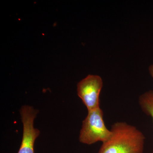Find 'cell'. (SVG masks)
I'll use <instances>...</instances> for the list:
<instances>
[{
  "instance_id": "6da1fadb",
  "label": "cell",
  "mask_w": 153,
  "mask_h": 153,
  "mask_svg": "<svg viewBox=\"0 0 153 153\" xmlns=\"http://www.w3.org/2000/svg\"><path fill=\"white\" fill-rule=\"evenodd\" d=\"M111 135L97 153H143L146 138L136 127L125 122L111 126Z\"/></svg>"
},
{
  "instance_id": "7a4b0ae2",
  "label": "cell",
  "mask_w": 153,
  "mask_h": 153,
  "mask_svg": "<svg viewBox=\"0 0 153 153\" xmlns=\"http://www.w3.org/2000/svg\"><path fill=\"white\" fill-rule=\"evenodd\" d=\"M111 134L110 130L107 128L105 124L101 108L88 111L79 132L80 143L88 145L98 142L104 143L109 139Z\"/></svg>"
},
{
  "instance_id": "3957f363",
  "label": "cell",
  "mask_w": 153,
  "mask_h": 153,
  "mask_svg": "<svg viewBox=\"0 0 153 153\" xmlns=\"http://www.w3.org/2000/svg\"><path fill=\"white\" fill-rule=\"evenodd\" d=\"M102 86L101 76L94 74H88L77 83V95L88 111L100 107V95Z\"/></svg>"
},
{
  "instance_id": "277c9868",
  "label": "cell",
  "mask_w": 153,
  "mask_h": 153,
  "mask_svg": "<svg viewBox=\"0 0 153 153\" xmlns=\"http://www.w3.org/2000/svg\"><path fill=\"white\" fill-rule=\"evenodd\" d=\"M20 114L23 126V137L18 153H34L35 141L40 131L34 127V120L38 111L32 106L25 105L21 108Z\"/></svg>"
},
{
  "instance_id": "5b68a950",
  "label": "cell",
  "mask_w": 153,
  "mask_h": 153,
  "mask_svg": "<svg viewBox=\"0 0 153 153\" xmlns=\"http://www.w3.org/2000/svg\"><path fill=\"white\" fill-rule=\"evenodd\" d=\"M139 103L143 112L151 117L153 122V91H148L140 96Z\"/></svg>"
},
{
  "instance_id": "8992f818",
  "label": "cell",
  "mask_w": 153,
  "mask_h": 153,
  "mask_svg": "<svg viewBox=\"0 0 153 153\" xmlns=\"http://www.w3.org/2000/svg\"><path fill=\"white\" fill-rule=\"evenodd\" d=\"M149 71L150 74L153 79V63L149 66Z\"/></svg>"
}]
</instances>
